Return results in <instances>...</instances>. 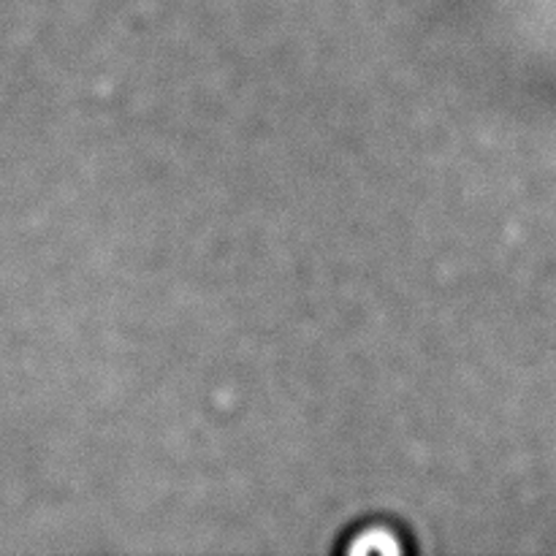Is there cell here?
<instances>
[{
	"instance_id": "obj_1",
	"label": "cell",
	"mask_w": 556,
	"mask_h": 556,
	"mask_svg": "<svg viewBox=\"0 0 556 556\" xmlns=\"http://www.w3.org/2000/svg\"><path fill=\"white\" fill-rule=\"evenodd\" d=\"M402 541L400 535H396L391 527H383V525H375V527H367V530L358 532L356 538H353V543L348 546V552L351 554H400L402 552Z\"/></svg>"
}]
</instances>
